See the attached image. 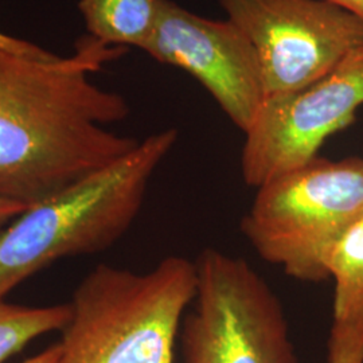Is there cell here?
Masks as SVG:
<instances>
[{"label": "cell", "instance_id": "7", "mask_svg": "<svg viewBox=\"0 0 363 363\" xmlns=\"http://www.w3.org/2000/svg\"><path fill=\"white\" fill-rule=\"evenodd\" d=\"M362 105L363 43L325 77L264 100L245 132L244 181L257 189L307 164L331 135L350 125Z\"/></svg>", "mask_w": 363, "mask_h": 363}, {"label": "cell", "instance_id": "16", "mask_svg": "<svg viewBox=\"0 0 363 363\" xmlns=\"http://www.w3.org/2000/svg\"><path fill=\"white\" fill-rule=\"evenodd\" d=\"M352 13L363 23V0H328Z\"/></svg>", "mask_w": 363, "mask_h": 363}, {"label": "cell", "instance_id": "9", "mask_svg": "<svg viewBox=\"0 0 363 363\" xmlns=\"http://www.w3.org/2000/svg\"><path fill=\"white\" fill-rule=\"evenodd\" d=\"M162 0H79L88 35L115 48L143 50L155 31Z\"/></svg>", "mask_w": 363, "mask_h": 363}, {"label": "cell", "instance_id": "14", "mask_svg": "<svg viewBox=\"0 0 363 363\" xmlns=\"http://www.w3.org/2000/svg\"><path fill=\"white\" fill-rule=\"evenodd\" d=\"M28 206L15 202V201H9L4 198H0V233L13 222L15 218H18Z\"/></svg>", "mask_w": 363, "mask_h": 363}, {"label": "cell", "instance_id": "3", "mask_svg": "<svg viewBox=\"0 0 363 363\" xmlns=\"http://www.w3.org/2000/svg\"><path fill=\"white\" fill-rule=\"evenodd\" d=\"M195 289V261L181 256L147 272L97 265L69 301L55 363H174Z\"/></svg>", "mask_w": 363, "mask_h": 363}, {"label": "cell", "instance_id": "5", "mask_svg": "<svg viewBox=\"0 0 363 363\" xmlns=\"http://www.w3.org/2000/svg\"><path fill=\"white\" fill-rule=\"evenodd\" d=\"M195 267L182 363H298L284 307L247 259L206 247Z\"/></svg>", "mask_w": 363, "mask_h": 363}, {"label": "cell", "instance_id": "1", "mask_svg": "<svg viewBox=\"0 0 363 363\" xmlns=\"http://www.w3.org/2000/svg\"><path fill=\"white\" fill-rule=\"evenodd\" d=\"M125 52L86 35L49 61L0 54V198L33 206L139 144L105 128L130 105L91 79Z\"/></svg>", "mask_w": 363, "mask_h": 363}, {"label": "cell", "instance_id": "11", "mask_svg": "<svg viewBox=\"0 0 363 363\" xmlns=\"http://www.w3.org/2000/svg\"><path fill=\"white\" fill-rule=\"evenodd\" d=\"M69 319V303L30 307L0 300V363L21 352L37 337L62 331Z\"/></svg>", "mask_w": 363, "mask_h": 363}, {"label": "cell", "instance_id": "6", "mask_svg": "<svg viewBox=\"0 0 363 363\" xmlns=\"http://www.w3.org/2000/svg\"><path fill=\"white\" fill-rule=\"evenodd\" d=\"M218 3L255 48L267 97L325 77L363 43L362 22L328 0Z\"/></svg>", "mask_w": 363, "mask_h": 363}, {"label": "cell", "instance_id": "12", "mask_svg": "<svg viewBox=\"0 0 363 363\" xmlns=\"http://www.w3.org/2000/svg\"><path fill=\"white\" fill-rule=\"evenodd\" d=\"M328 363H363V313L334 319L328 339Z\"/></svg>", "mask_w": 363, "mask_h": 363}, {"label": "cell", "instance_id": "4", "mask_svg": "<svg viewBox=\"0 0 363 363\" xmlns=\"http://www.w3.org/2000/svg\"><path fill=\"white\" fill-rule=\"evenodd\" d=\"M363 218V157L307 164L262 183L241 222L256 253L298 281L328 279L330 249Z\"/></svg>", "mask_w": 363, "mask_h": 363}, {"label": "cell", "instance_id": "13", "mask_svg": "<svg viewBox=\"0 0 363 363\" xmlns=\"http://www.w3.org/2000/svg\"><path fill=\"white\" fill-rule=\"evenodd\" d=\"M0 54H13V55L40 60V61H49V60H54L58 57L57 54L45 50L43 48H40L33 42H28L25 39L15 38V37L7 35L1 31H0Z\"/></svg>", "mask_w": 363, "mask_h": 363}, {"label": "cell", "instance_id": "8", "mask_svg": "<svg viewBox=\"0 0 363 363\" xmlns=\"http://www.w3.org/2000/svg\"><path fill=\"white\" fill-rule=\"evenodd\" d=\"M143 52L194 77L244 133L267 97L256 50L228 18L208 19L162 0L155 31Z\"/></svg>", "mask_w": 363, "mask_h": 363}, {"label": "cell", "instance_id": "10", "mask_svg": "<svg viewBox=\"0 0 363 363\" xmlns=\"http://www.w3.org/2000/svg\"><path fill=\"white\" fill-rule=\"evenodd\" d=\"M325 268L334 277V319L363 313V218L330 249Z\"/></svg>", "mask_w": 363, "mask_h": 363}, {"label": "cell", "instance_id": "15", "mask_svg": "<svg viewBox=\"0 0 363 363\" xmlns=\"http://www.w3.org/2000/svg\"><path fill=\"white\" fill-rule=\"evenodd\" d=\"M60 354V346L58 343H54L52 346H49L48 349L40 351L37 355L28 358L26 361L21 363H55L57 358Z\"/></svg>", "mask_w": 363, "mask_h": 363}, {"label": "cell", "instance_id": "2", "mask_svg": "<svg viewBox=\"0 0 363 363\" xmlns=\"http://www.w3.org/2000/svg\"><path fill=\"white\" fill-rule=\"evenodd\" d=\"M177 140L175 128L154 133L15 218L0 233V300L58 259L112 247L138 217L150 179Z\"/></svg>", "mask_w": 363, "mask_h": 363}]
</instances>
